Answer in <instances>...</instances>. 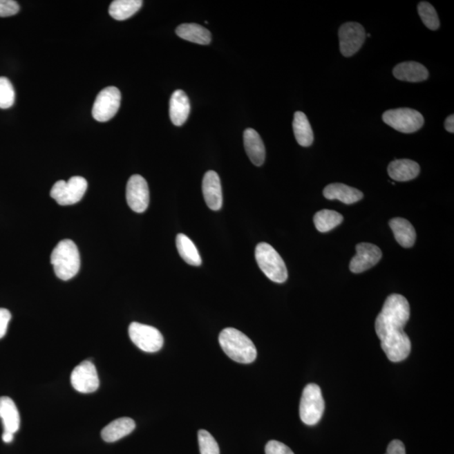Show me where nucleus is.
I'll return each mask as SVG.
<instances>
[{
	"label": "nucleus",
	"mask_w": 454,
	"mask_h": 454,
	"mask_svg": "<svg viewBox=\"0 0 454 454\" xmlns=\"http://www.w3.org/2000/svg\"><path fill=\"white\" fill-rule=\"evenodd\" d=\"M19 6L13 0H0V17H12L19 12Z\"/></svg>",
	"instance_id": "obj_31"
},
{
	"label": "nucleus",
	"mask_w": 454,
	"mask_h": 454,
	"mask_svg": "<svg viewBox=\"0 0 454 454\" xmlns=\"http://www.w3.org/2000/svg\"><path fill=\"white\" fill-rule=\"evenodd\" d=\"M244 146L251 162L255 166H262L265 160V144L259 134L254 129L248 128L243 134Z\"/></svg>",
	"instance_id": "obj_15"
},
{
	"label": "nucleus",
	"mask_w": 454,
	"mask_h": 454,
	"mask_svg": "<svg viewBox=\"0 0 454 454\" xmlns=\"http://www.w3.org/2000/svg\"><path fill=\"white\" fill-rule=\"evenodd\" d=\"M176 34L184 40L200 45H208L211 41V34L205 27L189 23L182 24L176 29Z\"/></svg>",
	"instance_id": "obj_23"
},
{
	"label": "nucleus",
	"mask_w": 454,
	"mask_h": 454,
	"mask_svg": "<svg viewBox=\"0 0 454 454\" xmlns=\"http://www.w3.org/2000/svg\"><path fill=\"white\" fill-rule=\"evenodd\" d=\"M87 188L88 183L84 178L72 177L68 182L57 181L50 190V196L60 205H72L82 200Z\"/></svg>",
	"instance_id": "obj_7"
},
{
	"label": "nucleus",
	"mask_w": 454,
	"mask_h": 454,
	"mask_svg": "<svg viewBox=\"0 0 454 454\" xmlns=\"http://www.w3.org/2000/svg\"><path fill=\"white\" fill-rule=\"evenodd\" d=\"M0 418L3 422V432L15 433L21 425L19 410L12 399L0 397Z\"/></svg>",
	"instance_id": "obj_21"
},
{
	"label": "nucleus",
	"mask_w": 454,
	"mask_h": 454,
	"mask_svg": "<svg viewBox=\"0 0 454 454\" xmlns=\"http://www.w3.org/2000/svg\"><path fill=\"white\" fill-rule=\"evenodd\" d=\"M176 246L180 257L191 266H200L202 260L195 244L187 236L180 234L176 238Z\"/></svg>",
	"instance_id": "obj_25"
},
{
	"label": "nucleus",
	"mask_w": 454,
	"mask_h": 454,
	"mask_svg": "<svg viewBox=\"0 0 454 454\" xmlns=\"http://www.w3.org/2000/svg\"><path fill=\"white\" fill-rule=\"evenodd\" d=\"M386 454H406L405 445L399 440H393L388 446Z\"/></svg>",
	"instance_id": "obj_34"
},
{
	"label": "nucleus",
	"mask_w": 454,
	"mask_h": 454,
	"mask_svg": "<svg viewBox=\"0 0 454 454\" xmlns=\"http://www.w3.org/2000/svg\"><path fill=\"white\" fill-rule=\"evenodd\" d=\"M202 191L205 203L212 211H219L223 207V189L218 173L215 171H208L202 182Z\"/></svg>",
	"instance_id": "obj_14"
},
{
	"label": "nucleus",
	"mask_w": 454,
	"mask_h": 454,
	"mask_svg": "<svg viewBox=\"0 0 454 454\" xmlns=\"http://www.w3.org/2000/svg\"><path fill=\"white\" fill-rule=\"evenodd\" d=\"M122 95L117 88L107 87L100 91L96 97L92 114L100 122L111 120L117 113L120 106Z\"/></svg>",
	"instance_id": "obj_9"
},
{
	"label": "nucleus",
	"mask_w": 454,
	"mask_h": 454,
	"mask_svg": "<svg viewBox=\"0 0 454 454\" xmlns=\"http://www.w3.org/2000/svg\"><path fill=\"white\" fill-rule=\"evenodd\" d=\"M10 319L11 314L9 310L0 308V339L6 336Z\"/></svg>",
	"instance_id": "obj_33"
},
{
	"label": "nucleus",
	"mask_w": 454,
	"mask_h": 454,
	"mask_svg": "<svg viewBox=\"0 0 454 454\" xmlns=\"http://www.w3.org/2000/svg\"><path fill=\"white\" fill-rule=\"evenodd\" d=\"M418 13L422 21L428 29L436 30L439 28L440 21L436 10L428 2H421L418 5Z\"/></svg>",
	"instance_id": "obj_28"
},
{
	"label": "nucleus",
	"mask_w": 454,
	"mask_h": 454,
	"mask_svg": "<svg viewBox=\"0 0 454 454\" xmlns=\"http://www.w3.org/2000/svg\"><path fill=\"white\" fill-rule=\"evenodd\" d=\"M190 112V102L187 95L181 89H178L171 96L169 115L171 122L177 126H183L188 120Z\"/></svg>",
	"instance_id": "obj_16"
},
{
	"label": "nucleus",
	"mask_w": 454,
	"mask_h": 454,
	"mask_svg": "<svg viewBox=\"0 0 454 454\" xmlns=\"http://www.w3.org/2000/svg\"><path fill=\"white\" fill-rule=\"evenodd\" d=\"M384 122L402 133H414L424 125L420 112L410 108L387 111L383 115Z\"/></svg>",
	"instance_id": "obj_6"
},
{
	"label": "nucleus",
	"mask_w": 454,
	"mask_h": 454,
	"mask_svg": "<svg viewBox=\"0 0 454 454\" xmlns=\"http://www.w3.org/2000/svg\"><path fill=\"white\" fill-rule=\"evenodd\" d=\"M390 227L399 245L406 248L414 245L417 238L416 231L408 220L403 218H394L390 220Z\"/></svg>",
	"instance_id": "obj_22"
},
{
	"label": "nucleus",
	"mask_w": 454,
	"mask_h": 454,
	"mask_svg": "<svg viewBox=\"0 0 454 454\" xmlns=\"http://www.w3.org/2000/svg\"><path fill=\"white\" fill-rule=\"evenodd\" d=\"M343 216L340 213L330 211V209H322L321 211L316 213L314 216V223L316 228L320 232H328L343 223Z\"/></svg>",
	"instance_id": "obj_27"
},
{
	"label": "nucleus",
	"mask_w": 454,
	"mask_h": 454,
	"mask_svg": "<svg viewBox=\"0 0 454 454\" xmlns=\"http://www.w3.org/2000/svg\"><path fill=\"white\" fill-rule=\"evenodd\" d=\"M255 258L259 269L271 281L282 284L288 278V271L284 260L273 247L266 243L258 244Z\"/></svg>",
	"instance_id": "obj_4"
},
{
	"label": "nucleus",
	"mask_w": 454,
	"mask_h": 454,
	"mask_svg": "<svg viewBox=\"0 0 454 454\" xmlns=\"http://www.w3.org/2000/svg\"><path fill=\"white\" fill-rule=\"evenodd\" d=\"M393 75L399 80L418 83L428 79L429 73L424 66L417 62H405L394 68Z\"/></svg>",
	"instance_id": "obj_17"
},
{
	"label": "nucleus",
	"mask_w": 454,
	"mask_h": 454,
	"mask_svg": "<svg viewBox=\"0 0 454 454\" xmlns=\"http://www.w3.org/2000/svg\"><path fill=\"white\" fill-rule=\"evenodd\" d=\"M15 93L12 84L6 77H0V108H9L13 106Z\"/></svg>",
	"instance_id": "obj_29"
},
{
	"label": "nucleus",
	"mask_w": 454,
	"mask_h": 454,
	"mask_svg": "<svg viewBox=\"0 0 454 454\" xmlns=\"http://www.w3.org/2000/svg\"><path fill=\"white\" fill-rule=\"evenodd\" d=\"M265 453L266 454H294L288 446L274 440L267 442Z\"/></svg>",
	"instance_id": "obj_32"
},
{
	"label": "nucleus",
	"mask_w": 454,
	"mask_h": 454,
	"mask_svg": "<svg viewBox=\"0 0 454 454\" xmlns=\"http://www.w3.org/2000/svg\"><path fill=\"white\" fill-rule=\"evenodd\" d=\"M340 50L344 57H352L362 48L366 33L357 22L345 23L339 29Z\"/></svg>",
	"instance_id": "obj_10"
},
{
	"label": "nucleus",
	"mask_w": 454,
	"mask_h": 454,
	"mask_svg": "<svg viewBox=\"0 0 454 454\" xmlns=\"http://www.w3.org/2000/svg\"><path fill=\"white\" fill-rule=\"evenodd\" d=\"M71 383L77 391L91 394L100 387V379L95 364L91 361H84L73 370Z\"/></svg>",
	"instance_id": "obj_11"
},
{
	"label": "nucleus",
	"mask_w": 454,
	"mask_h": 454,
	"mask_svg": "<svg viewBox=\"0 0 454 454\" xmlns=\"http://www.w3.org/2000/svg\"><path fill=\"white\" fill-rule=\"evenodd\" d=\"M389 176L397 182H406L416 178L420 173V166L409 159L391 162L388 167Z\"/></svg>",
	"instance_id": "obj_18"
},
{
	"label": "nucleus",
	"mask_w": 454,
	"mask_h": 454,
	"mask_svg": "<svg viewBox=\"0 0 454 454\" xmlns=\"http://www.w3.org/2000/svg\"><path fill=\"white\" fill-rule=\"evenodd\" d=\"M293 130L296 141L302 146H312L314 142V134L308 116L303 112L297 111L294 113Z\"/></svg>",
	"instance_id": "obj_24"
},
{
	"label": "nucleus",
	"mask_w": 454,
	"mask_h": 454,
	"mask_svg": "<svg viewBox=\"0 0 454 454\" xmlns=\"http://www.w3.org/2000/svg\"><path fill=\"white\" fill-rule=\"evenodd\" d=\"M219 343L225 353L235 362L251 363L257 358V349L254 343L238 329H224L220 333Z\"/></svg>",
	"instance_id": "obj_2"
},
{
	"label": "nucleus",
	"mask_w": 454,
	"mask_h": 454,
	"mask_svg": "<svg viewBox=\"0 0 454 454\" xmlns=\"http://www.w3.org/2000/svg\"><path fill=\"white\" fill-rule=\"evenodd\" d=\"M50 263L62 281L75 277L80 269V256L76 244L69 239L61 240L50 255Z\"/></svg>",
	"instance_id": "obj_3"
},
{
	"label": "nucleus",
	"mask_w": 454,
	"mask_h": 454,
	"mask_svg": "<svg viewBox=\"0 0 454 454\" xmlns=\"http://www.w3.org/2000/svg\"><path fill=\"white\" fill-rule=\"evenodd\" d=\"M357 254L351 260L349 269L354 274L371 269L382 258V252L374 244L362 243L356 246Z\"/></svg>",
	"instance_id": "obj_13"
},
{
	"label": "nucleus",
	"mask_w": 454,
	"mask_h": 454,
	"mask_svg": "<svg viewBox=\"0 0 454 454\" xmlns=\"http://www.w3.org/2000/svg\"><path fill=\"white\" fill-rule=\"evenodd\" d=\"M323 195L328 200H337L346 205L354 204L363 198L360 190L343 184H331L323 190Z\"/></svg>",
	"instance_id": "obj_19"
},
{
	"label": "nucleus",
	"mask_w": 454,
	"mask_h": 454,
	"mask_svg": "<svg viewBox=\"0 0 454 454\" xmlns=\"http://www.w3.org/2000/svg\"><path fill=\"white\" fill-rule=\"evenodd\" d=\"M142 0H115L111 3L108 13L117 21H125L141 9Z\"/></svg>",
	"instance_id": "obj_26"
},
{
	"label": "nucleus",
	"mask_w": 454,
	"mask_h": 454,
	"mask_svg": "<svg viewBox=\"0 0 454 454\" xmlns=\"http://www.w3.org/2000/svg\"><path fill=\"white\" fill-rule=\"evenodd\" d=\"M445 129L448 131L450 133H454V115H449L447 119L445 120L444 123Z\"/></svg>",
	"instance_id": "obj_35"
},
{
	"label": "nucleus",
	"mask_w": 454,
	"mask_h": 454,
	"mask_svg": "<svg viewBox=\"0 0 454 454\" xmlns=\"http://www.w3.org/2000/svg\"><path fill=\"white\" fill-rule=\"evenodd\" d=\"M325 402L321 390L316 384H309L303 390L300 405L301 421L314 426L320 422L324 413Z\"/></svg>",
	"instance_id": "obj_5"
},
{
	"label": "nucleus",
	"mask_w": 454,
	"mask_h": 454,
	"mask_svg": "<svg viewBox=\"0 0 454 454\" xmlns=\"http://www.w3.org/2000/svg\"><path fill=\"white\" fill-rule=\"evenodd\" d=\"M2 439L3 442H6V444H10V442H12L14 439V433L3 432Z\"/></svg>",
	"instance_id": "obj_36"
},
{
	"label": "nucleus",
	"mask_w": 454,
	"mask_h": 454,
	"mask_svg": "<svg viewBox=\"0 0 454 454\" xmlns=\"http://www.w3.org/2000/svg\"><path fill=\"white\" fill-rule=\"evenodd\" d=\"M126 200L133 211L142 213L149 208L150 195L149 185L144 178L138 174L131 176L126 186Z\"/></svg>",
	"instance_id": "obj_12"
},
{
	"label": "nucleus",
	"mask_w": 454,
	"mask_h": 454,
	"mask_svg": "<svg viewBox=\"0 0 454 454\" xmlns=\"http://www.w3.org/2000/svg\"><path fill=\"white\" fill-rule=\"evenodd\" d=\"M135 428V423L129 417L116 419L107 425L101 432V437L106 442H114L129 435Z\"/></svg>",
	"instance_id": "obj_20"
},
{
	"label": "nucleus",
	"mask_w": 454,
	"mask_h": 454,
	"mask_svg": "<svg viewBox=\"0 0 454 454\" xmlns=\"http://www.w3.org/2000/svg\"><path fill=\"white\" fill-rule=\"evenodd\" d=\"M410 316V305L401 294H390L375 321V332L381 348L391 362L405 360L411 350V343L404 328Z\"/></svg>",
	"instance_id": "obj_1"
},
{
	"label": "nucleus",
	"mask_w": 454,
	"mask_h": 454,
	"mask_svg": "<svg viewBox=\"0 0 454 454\" xmlns=\"http://www.w3.org/2000/svg\"><path fill=\"white\" fill-rule=\"evenodd\" d=\"M129 336L135 346L146 352H156L164 346L162 333L149 325L133 322L129 327Z\"/></svg>",
	"instance_id": "obj_8"
},
{
	"label": "nucleus",
	"mask_w": 454,
	"mask_h": 454,
	"mask_svg": "<svg viewBox=\"0 0 454 454\" xmlns=\"http://www.w3.org/2000/svg\"><path fill=\"white\" fill-rule=\"evenodd\" d=\"M198 440L201 454H220L218 444L207 431L200 430L198 433Z\"/></svg>",
	"instance_id": "obj_30"
}]
</instances>
